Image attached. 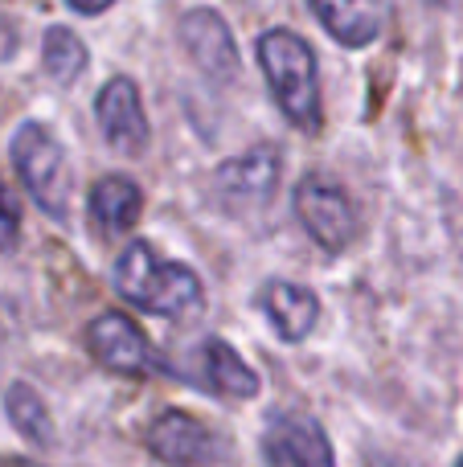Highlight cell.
<instances>
[{"label": "cell", "instance_id": "52a82bcc", "mask_svg": "<svg viewBox=\"0 0 463 467\" xmlns=\"http://www.w3.org/2000/svg\"><path fill=\"white\" fill-rule=\"evenodd\" d=\"M148 451L169 467H210L221 460V439L185 410H164L148 427Z\"/></svg>", "mask_w": 463, "mask_h": 467}, {"label": "cell", "instance_id": "d6986e66", "mask_svg": "<svg viewBox=\"0 0 463 467\" xmlns=\"http://www.w3.org/2000/svg\"><path fill=\"white\" fill-rule=\"evenodd\" d=\"M115 0H70V8H78V13H87V16H98V13H107Z\"/></svg>", "mask_w": 463, "mask_h": 467}, {"label": "cell", "instance_id": "3957f363", "mask_svg": "<svg viewBox=\"0 0 463 467\" xmlns=\"http://www.w3.org/2000/svg\"><path fill=\"white\" fill-rule=\"evenodd\" d=\"M13 164L21 185L37 202V210L49 213V218H66V205H70V164H66L62 144L49 136V128L21 123L13 136Z\"/></svg>", "mask_w": 463, "mask_h": 467}, {"label": "cell", "instance_id": "277c9868", "mask_svg": "<svg viewBox=\"0 0 463 467\" xmlns=\"http://www.w3.org/2000/svg\"><path fill=\"white\" fill-rule=\"evenodd\" d=\"M90 353L98 357V365L119 378H148V373H169V361L156 353V345L148 340V332L136 320H128L123 312H103L87 332Z\"/></svg>", "mask_w": 463, "mask_h": 467}, {"label": "cell", "instance_id": "9c48e42d", "mask_svg": "<svg viewBox=\"0 0 463 467\" xmlns=\"http://www.w3.org/2000/svg\"><path fill=\"white\" fill-rule=\"evenodd\" d=\"M180 41H185L189 57L197 70L213 82H234L238 78V46L230 37V25L213 8H189L180 16Z\"/></svg>", "mask_w": 463, "mask_h": 467}, {"label": "cell", "instance_id": "5bb4252c", "mask_svg": "<svg viewBox=\"0 0 463 467\" xmlns=\"http://www.w3.org/2000/svg\"><path fill=\"white\" fill-rule=\"evenodd\" d=\"M87 210H90V222L103 234H123L136 226L139 213H144V193L128 177H103L90 189Z\"/></svg>", "mask_w": 463, "mask_h": 467}, {"label": "cell", "instance_id": "8992f818", "mask_svg": "<svg viewBox=\"0 0 463 467\" xmlns=\"http://www.w3.org/2000/svg\"><path fill=\"white\" fill-rule=\"evenodd\" d=\"M262 460L267 467H336L333 443L316 419L300 410H275L262 431Z\"/></svg>", "mask_w": 463, "mask_h": 467}, {"label": "cell", "instance_id": "ba28073f", "mask_svg": "<svg viewBox=\"0 0 463 467\" xmlns=\"http://www.w3.org/2000/svg\"><path fill=\"white\" fill-rule=\"evenodd\" d=\"M95 115L107 144L119 156H139L148 148V115L139 103V87L128 74H115L95 99Z\"/></svg>", "mask_w": 463, "mask_h": 467}, {"label": "cell", "instance_id": "44dd1931", "mask_svg": "<svg viewBox=\"0 0 463 467\" xmlns=\"http://www.w3.org/2000/svg\"><path fill=\"white\" fill-rule=\"evenodd\" d=\"M456 467H463V460H459V463H456Z\"/></svg>", "mask_w": 463, "mask_h": 467}, {"label": "cell", "instance_id": "7c38bea8", "mask_svg": "<svg viewBox=\"0 0 463 467\" xmlns=\"http://www.w3.org/2000/svg\"><path fill=\"white\" fill-rule=\"evenodd\" d=\"M308 5L341 46H369L386 29V0H308Z\"/></svg>", "mask_w": 463, "mask_h": 467}, {"label": "cell", "instance_id": "7a4b0ae2", "mask_svg": "<svg viewBox=\"0 0 463 467\" xmlns=\"http://www.w3.org/2000/svg\"><path fill=\"white\" fill-rule=\"evenodd\" d=\"M259 66L267 74V87L275 95L287 123H295L308 136H320L324 128V103H320L316 54L292 29H267L259 37Z\"/></svg>", "mask_w": 463, "mask_h": 467}, {"label": "cell", "instance_id": "ac0fdd59", "mask_svg": "<svg viewBox=\"0 0 463 467\" xmlns=\"http://www.w3.org/2000/svg\"><path fill=\"white\" fill-rule=\"evenodd\" d=\"M13 54H16V29H13V21L0 13V62H8Z\"/></svg>", "mask_w": 463, "mask_h": 467}, {"label": "cell", "instance_id": "30bf717a", "mask_svg": "<svg viewBox=\"0 0 463 467\" xmlns=\"http://www.w3.org/2000/svg\"><path fill=\"white\" fill-rule=\"evenodd\" d=\"M189 381L218 398H254L259 394V373L218 337L201 340V348L193 353V373H189Z\"/></svg>", "mask_w": 463, "mask_h": 467}, {"label": "cell", "instance_id": "4fadbf2b", "mask_svg": "<svg viewBox=\"0 0 463 467\" xmlns=\"http://www.w3.org/2000/svg\"><path fill=\"white\" fill-rule=\"evenodd\" d=\"M262 312L271 316L275 332L283 340H304L312 332V324L320 320V304H316V291H308L304 283H267L262 287Z\"/></svg>", "mask_w": 463, "mask_h": 467}, {"label": "cell", "instance_id": "2e32d148", "mask_svg": "<svg viewBox=\"0 0 463 467\" xmlns=\"http://www.w3.org/2000/svg\"><path fill=\"white\" fill-rule=\"evenodd\" d=\"M41 62H46L54 82H74L87 70V46L74 29L54 25V29H46V41H41Z\"/></svg>", "mask_w": 463, "mask_h": 467}, {"label": "cell", "instance_id": "5b68a950", "mask_svg": "<svg viewBox=\"0 0 463 467\" xmlns=\"http://www.w3.org/2000/svg\"><path fill=\"white\" fill-rule=\"evenodd\" d=\"M295 218L324 250H345L357 238V205L336 181L328 177H304L295 185Z\"/></svg>", "mask_w": 463, "mask_h": 467}, {"label": "cell", "instance_id": "ffe728a7", "mask_svg": "<svg viewBox=\"0 0 463 467\" xmlns=\"http://www.w3.org/2000/svg\"><path fill=\"white\" fill-rule=\"evenodd\" d=\"M0 467H37V463H29V460H0Z\"/></svg>", "mask_w": 463, "mask_h": 467}, {"label": "cell", "instance_id": "8fae6325", "mask_svg": "<svg viewBox=\"0 0 463 467\" xmlns=\"http://www.w3.org/2000/svg\"><path fill=\"white\" fill-rule=\"evenodd\" d=\"M279 185V148L259 144L218 169V189L234 205H267Z\"/></svg>", "mask_w": 463, "mask_h": 467}, {"label": "cell", "instance_id": "e0dca14e", "mask_svg": "<svg viewBox=\"0 0 463 467\" xmlns=\"http://www.w3.org/2000/svg\"><path fill=\"white\" fill-rule=\"evenodd\" d=\"M16 242H21V210H16L8 185L0 181V254L16 250Z\"/></svg>", "mask_w": 463, "mask_h": 467}, {"label": "cell", "instance_id": "6da1fadb", "mask_svg": "<svg viewBox=\"0 0 463 467\" xmlns=\"http://www.w3.org/2000/svg\"><path fill=\"white\" fill-rule=\"evenodd\" d=\"M115 287L131 307L152 316H169V320H185V316L201 312L205 287L197 271L180 263H164L148 242H131L115 263Z\"/></svg>", "mask_w": 463, "mask_h": 467}, {"label": "cell", "instance_id": "9a60e30c", "mask_svg": "<svg viewBox=\"0 0 463 467\" xmlns=\"http://www.w3.org/2000/svg\"><path fill=\"white\" fill-rule=\"evenodd\" d=\"M5 410H8V422H13V427L21 431L29 443H37V447L54 443V419H49L46 402H41V394L33 386L13 381V386H8V394H5Z\"/></svg>", "mask_w": 463, "mask_h": 467}]
</instances>
